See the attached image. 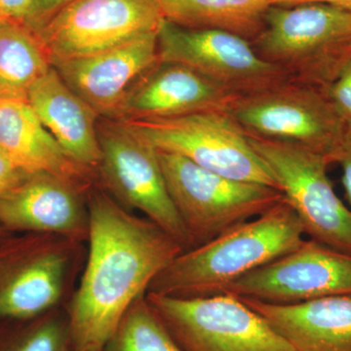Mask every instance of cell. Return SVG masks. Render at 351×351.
Masks as SVG:
<instances>
[{"mask_svg":"<svg viewBox=\"0 0 351 351\" xmlns=\"http://www.w3.org/2000/svg\"><path fill=\"white\" fill-rule=\"evenodd\" d=\"M163 22L156 0H73L36 34L53 66L157 34Z\"/></svg>","mask_w":351,"mask_h":351,"instance_id":"8fae6325","label":"cell"},{"mask_svg":"<svg viewBox=\"0 0 351 351\" xmlns=\"http://www.w3.org/2000/svg\"><path fill=\"white\" fill-rule=\"evenodd\" d=\"M251 44L294 82L327 89L351 61V12L324 3L271 5Z\"/></svg>","mask_w":351,"mask_h":351,"instance_id":"3957f363","label":"cell"},{"mask_svg":"<svg viewBox=\"0 0 351 351\" xmlns=\"http://www.w3.org/2000/svg\"><path fill=\"white\" fill-rule=\"evenodd\" d=\"M221 294L291 304L351 295V254L313 239L230 284Z\"/></svg>","mask_w":351,"mask_h":351,"instance_id":"4fadbf2b","label":"cell"},{"mask_svg":"<svg viewBox=\"0 0 351 351\" xmlns=\"http://www.w3.org/2000/svg\"><path fill=\"white\" fill-rule=\"evenodd\" d=\"M157 152L189 250L258 218L284 198L279 189L230 179L177 154Z\"/></svg>","mask_w":351,"mask_h":351,"instance_id":"5b68a950","label":"cell"},{"mask_svg":"<svg viewBox=\"0 0 351 351\" xmlns=\"http://www.w3.org/2000/svg\"><path fill=\"white\" fill-rule=\"evenodd\" d=\"M249 143L301 221L304 233L337 250L351 254V210L328 177L324 154L293 143L251 137Z\"/></svg>","mask_w":351,"mask_h":351,"instance_id":"ba28073f","label":"cell"},{"mask_svg":"<svg viewBox=\"0 0 351 351\" xmlns=\"http://www.w3.org/2000/svg\"><path fill=\"white\" fill-rule=\"evenodd\" d=\"M122 122L157 151L177 154L230 179L279 189L248 136L228 112Z\"/></svg>","mask_w":351,"mask_h":351,"instance_id":"30bf717a","label":"cell"},{"mask_svg":"<svg viewBox=\"0 0 351 351\" xmlns=\"http://www.w3.org/2000/svg\"><path fill=\"white\" fill-rule=\"evenodd\" d=\"M97 130L101 149L97 186L129 211H140L189 250L157 149L122 121L100 119Z\"/></svg>","mask_w":351,"mask_h":351,"instance_id":"52a82bcc","label":"cell"},{"mask_svg":"<svg viewBox=\"0 0 351 351\" xmlns=\"http://www.w3.org/2000/svg\"><path fill=\"white\" fill-rule=\"evenodd\" d=\"M73 0H32L31 12L24 24L38 32L46 23Z\"/></svg>","mask_w":351,"mask_h":351,"instance_id":"d4e9b609","label":"cell"},{"mask_svg":"<svg viewBox=\"0 0 351 351\" xmlns=\"http://www.w3.org/2000/svg\"><path fill=\"white\" fill-rule=\"evenodd\" d=\"M83 242L51 233L0 239V318L32 317L66 306L84 265Z\"/></svg>","mask_w":351,"mask_h":351,"instance_id":"277c9868","label":"cell"},{"mask_svg":"<svg viewBox=\"0 0 351 351\" xmlns=\"http://www.w3.org/2000/svg\"><path fill=\"white\" fill-rule=\"evenodd\" d=\"M304 3H324L351 12V0H271V5L294 6Z\"/></svg>","mask_w":351,"mask_h":351,"instance_id":"f1b7e54d","label":"cell"},{"mask_svg":"<svg viewBox=\"0 0 351 351\" xmlns=\"http://www.w3.org/2000/svg\"><path fill=\"white\" fill-rule=\"evenodd\" d=\"M147 302L184 351H295L239 298H173L147 293Z\"/></svg>","mask_w":351,"mask_h":351,"instance_id":"9c48e42d","label":"cell"},{"mask_svg":"<svg viewBox=\"0 0 351 351\" xmlns=\"http://www.w3.org/2000/svg\"><path fill=\"white\" fill-rule=\"evenodd\" d=\"M145 295L129 307L104 343L103 351H184L171 336Z\"/></svg>","mask_w":351,"mask_h":351,"instance_id":"603a6c76","label":"cell"},{"mask_svg":"<svg viewBox=\"0 0 351 351\" xmlns=\"http://www.w3.org/2000/svg\"><path fill=\"white\" fill-rule=\"evenodd\" d=\"M32 0H0V21L24 24L31 12Z\"/></svg>","mask_w":351,"mask_h":351,"instance_id":"4316f807","label":"cell"},{"mask_svg":"<svg viewBox=\"0 0 351 351\" xmlns=\"http://www.w3.org/2000/svg\"><path fill=\"white\" fill-rule=\"evenodd\" d=\"M92 188L51 173H27L0 195V226L10 233H51L86 243Z\"/></svg>","mask_w":351,"mask_h":351,"instance_id":"5bb4252c","label":"cell"},{"mask_svg":"<svg viewBox=\"0 0 351 351\" xmlns=\"http://www.w3.org/2000/svg\"><path fill=\"white\" fill-rule=\"evenodd\" d=\"M51 66L36 32L21 22L0 21V101H27Z\"/></svg>","mask_w":351,"mask_h":351,"instance_id":"44dd1931","label":"cell"},{"mask_svg":"<svg viewBox=\"0 0 351 351\" xmlns=\"http://www.w3.org/2000/svg\"><path fill=\"white\" fill-rule=\"evenodd\" d=\"M304 234L299 217L284 197L258 218L182 252L147 293L173 298L221 294L230 284L294 251Z\"/></svg>","mask_w":351,"mask_h":351,"instance_id":"7a4b0ae2","label":"cell"},{"mask_svg":"<svg viewBox=\"0 0 351 351\" xmlns=\"http://www.w3.org/2000/svg\"><path fill=\"white\" fill-rule=\"evenodd\" d=\"M87 200L86 256L66 304L75 350L104 345L132 304L184 251L160 226L122 207L97 184Z\"/></svg>","mask_w":351,"mask_h":351,"instance_id":"6da1fadb","label":"cell"},{"mask_svg":"<svg viewBox=\"0 0 351 351\" xmlns=\"http://www.w3.org/2000/svg\"><path fill=\"white\" fill-rule=\"evenodd\" d=\"M335 163H339L343 170L341 181L351 207V122H346L345 135Z\"/></svg>","mask_w":351,"mask_h":351,"instance_id":"484cf974","label":"cell"},{"mask_svg":"<svg viewBox=\"0 0 351 351\" xmlns=\"http://www.w3.org/2000/svg\"><path fill=\"white\" fill-rule=\"evenodd\" d=\"M239 97L188 66L159 61L132 88L117 121L228 113Z\"/></svg>","mask_w":351,"mask_h":351,"instance_id":"2e32d148","label":"cell"},{"mask_svg":"<svg viewBox=\"0 0 351 351\" xmlns=\"http://www.w3.org/2000/svg\"><path fill=\"white\" fill-rule=\"evenodd\" d=\"M36 117L76 164L96 173L101 158L99 117L51 66L27 97Z\"/></svg>","mask_w":351,"mask_h":351,"instance_id":"e0dca14e","label":"cell"},{"mask_svg":"<svg viewBox=\"0 0 351 351\" xmlns=\"http://www.w3.org/2000/svg\"><path fill=\"white\" fill-rule=\"evenodd\" d=\"M0 149L23 172L51 173L87 188L97 184L96 173L64 154L27 101H0Z\"/></svg>","mask_w":351,"mask_h":351,"instance_id":"d6986e66","label":"cell"},{"mask_svg":"<svg viewBox=\"0 0 351 351\" xmlns=\"http://www.w3.org/2000/svg\"><path fill=\"white\" fill-rule=\"evenodd\" d=\"M25 174L27 173L19 169L5 152L0 149V195L20 181Z\"/></svg>","mask_w":351,"mask_h":351,"instance_id":"83f0119b","label":"cell"},{"mask_svg":"<svg viewBox=\"0 0 351 351\" xmlns=\"http://www.w3.org/2000/svg\"><path fill=\"white\" fill-rule=\"evenodd\" d=\"M326 90L337 112L346 122H351V61Z\"/></svg>","mask_w":351,"mask_h":351,"instance_id":"cb8c5ba5","label":"cell"},{"mask_svg":"<svg viewBox=\"0 0 351 351\" xmlns=\"http://www.w3.org/2000/svg\"><path fill=\"white\" fill-rule=\"evenodd\" d=\"M104 345H89L84 348H78L75 351H103Z\"/></svg>","mask_w":351,"mask_h":351,"instance_id":"f546056e","label":"cell"},{"mask_svg":"<svg viewBox=\"0 0 351 351\" xmlns=\"http://www.w3.org/2000/svg\"><path fill=\"white\" fill-rule=\"evenodd\" d=\"M157 39L160 61L188 66L237 96L291 80L258 56L250 41L232 32L184 29L164 20Z\"/></svg>","mask_w":351,"mask_h":351,"instance_id":"7c38bea8","label":"cell"},{"mask_svg":"<svg viewBox=\"0 0 351 351\" xmlns=\"http://www.w3.org/2000/svg\"><path fill=\"white\" fill-rule=\"evenodd\" d=\"M8 232H6L5 230H3V228L0 226V239H2V237H6L7 234H9Z\"/></svg>","mask_w":351,"mask_h":351,"instance_id":"4dcf8cb0","label":"cell"},{"mask_svg":"<svg viewBox=\"0 0 351 351\" xmlns=\"http://www.w3.org/2000/svg\"><path fill=\"white\" fill-rule=\"evenodd\" d=\"M0 351H75L66 306L32 317L0 318Z\"/></svg>","mask_w":351,"mask_h":351,"instance_id":"7402d4cb","label":"cell"},{"mask_svg":"<svg viewBox=\"0 0 351 351\" xmlns=\"http://www.w3.org/2000/svg\"><path fill=\"white\" fill-rule=\"evenodd\" d=\"M157 34H147L112 49L52 66L99 119L117 120L132 88L160 61Z\"/></svg>","mask_w":351,"mask_h":351,"instance_id":"9a60e30c","label":"cell"},{"mask_svg":"<svg viewBox=\"0 0 351 351\" xmlns=\"http://www.w3.org/2000/svg\"><path fill=\"white\" fill-rule=\"evenodd\" d=\"M228 114L247 136L304 145L332 164L346 128L326 89L292 80L239 97Z\"/></svg>","mask_w":351,"mask_h":351,"instance_id":"8992f818","label":"cell"},{"mask_svg":"<svg viewBox=\"0 0 351 351\" xmlns=\"http://www.w3.org/2000/svg\"><path fill=\"white\" fill-rule=\"evenodd\" d=\"M239 299L261 314L295 351H351V295L291 304Z\"/></svg>","mask_w":351,"mask_h":351,"instance_id":"ac0fdd59","label":"cell"},{"mask_svg":"<svg viewBox=\"0 0 351 351\" xmlns=\"http://www.w3.org/2000/svg\"><path fill=\"white\" fill-rule=\"evenodd\" d=\"M164 20L189 29L232 32L253 41L271 0H156Z\"/></svg>","mask_w":351,"mask_h":351,"instance_id":"ffe728a7","label":"cell"}]
</instances>
